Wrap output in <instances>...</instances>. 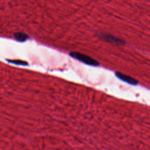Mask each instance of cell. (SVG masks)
I'll return each mask as SVG.
<instances>
[{"instance_id":"obj_3","label":"cell","mask_w":150,"mask_h":150,"mask_svg":"<svg viewBox=\"0 0 150 150\" xmlns=\"http://www.w3.org/2000/svg\"><path fill=\"white\" fill-rule=\"evenodd\" d=\"M14 38L19 42H23L28 38V36L23 32H17L14 34Z\"/></svg>"},{"instance_id":"obj_1","label":"cell","mask_w":150,"mask_h":150,"mask_svg":"<svg viewBox=\"0 0 150 150\" xmlns=\"http://www.w3.org/2000/svg\"><path fill=\"white\" fill-rule=\"evenodd\" d=\"M70 56L72 58L76 59L86 65L93 66H98L99 63L95 60L94 59L81 53L77 52H73L70 54Z\"/></svg>"},{"instance_id":"obj_4","label":"cell","mask_w":150,"mask_h":150,"mask_svg":"<svg viewBox=\"0 0 150 150\" xmlns=\"http://www.w3.org/2000/svg\"><path fill=\"white\" fill-rule=\"evenodd\" d=\"M102 36L103 37V38H104L105 40L109 41V42H115V43H122V41L116 37H114L113 36L109 35H106V34H103L102 35Z\"/></svg>"},{"instance_id":"obj_2","label":"cell","mask_w":150,"mask_h":150,"mask_svg":"<svg viewBox=\"0 0 150 150\" xmlns=\"http://www.w3.org/2000/svg\"><path fill=\"white\" fill-rule=\"evenodd\" d=\"M116 75L118 79H121V81H122L125 82H127V83L131 84V85H136L137 83V81L136 80H135L134 79H133V78H131L130 76H127V75H126V74L117 72L116 73Z\"/></svg>"},{"instance_id":"obj_5","label":"cell","mask_w":150,"mask_h":150,"mask_svg":"<svg viewBox=\"0 0 150 150\" xmlns=\"http://www.w3.org/2000/svg\"><path fill=\"white\" fill-rule=\"evenodd\" d=\"M7 61L12 64H14L16 65H19V66H27L28 63L25 61H23L22 60H7Z\"/></svg>"}]
</instances>
